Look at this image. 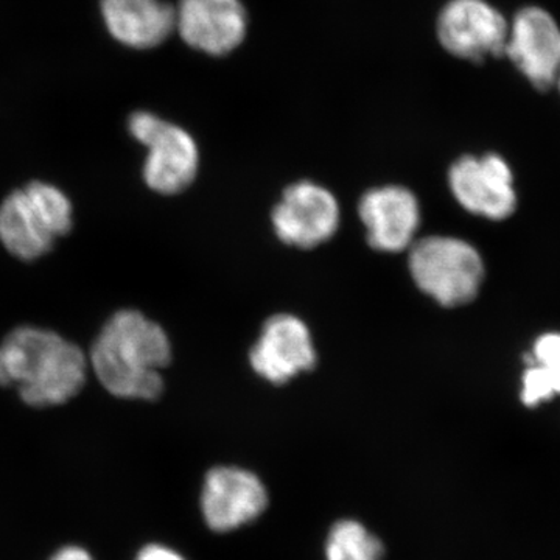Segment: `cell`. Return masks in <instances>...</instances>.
I'll return each instance as SVG.
<instances>
[{"label":"cell","mask_w":560,"mask_h":560,"mask_svg":"<svg viewBox=\"0 0 560 560\" xmlns=\"http://www.w3.org/2000/svg\"><path fill=\"white\" fill-rule=\"evenodd\" d=\"M248 18L241 0H180L175 28L194 49L223 57L241 46Z\"/></svg>","instance_id":"obj_12"},{"label":"cell","mask_w":560,"mask_h":560,"mask_svg":"<svg viewBox=\"0 0 560 560\" xmlns=\"http://www.w3.org/2000/svg\"><path fill=\"white\" fill-rule=\"evenodd\" d=\"M504 54L536 90H550L560 73V28L545 10L530 7L515 16Z\"/></svg>","instance_id":"obj_11"},{"label":"cell","mask_w":560,"mask_h":560,"mask_svg":"<svg viewBox=\"0 0 560 560\" xmlns=\"http://www.w3.org/2000/svg\"><path fill=\"white\" fill-rule=\"evenodd\" d=\"M272 224L287 245L312 249L334 237L340 224V208L329 190L302 180L283 191L272 210Z\"/></svg>","instance_id":"obj_6"},{"label":"cell","mask_w":560,"mask_h":560,"mask_svg":"<svg viewBox=\"0 0 560 560\" xmlns=\"http://www.w3.org/2000/svg\"><path fill=\"white\" fill-rule=\"evenodd\" d=\"M359 212L372 248L400 253L415 243L420 224L419 201L405 187L388 186L368 191L361 198Z\"/></svg>","instance_id":"obj_13"},{"label":"cell","mask_w":560,"mask_h":560,"mask_svg":"<svg viewBox=\"0 0 560 560\" xmlns=\"http://www.w3.org/2000/svg\"><path fill=\"white\" fill-rule=\"evenodd\" d=\"M383 555L385 547L381 539L360 522H337L327 537V560H382Z\"/></svg>","instance_id":"obj_16"},{"label":"cell","mask_w":560,"mask_h":560,"mask_svg":"<svg viewBox=\"0 0 560 560\" xmlns=\"http://www.w3.org/2000/svg\"><path fill=\"white\" fill-rule=\"evenodd\" d=\"M448 180L456 201L470 213L495 221L514 213L517 197L510 165L503 158H460L452 165Z\"/></svg>","instance_id":"obj_9"},{"label":"cell","mask_w":560,"mask_h":560,"mask_svg":"<svg viewBox=\"0 0 560 560\" xmlns=\"http://www.w3.org/2000/svg\"><path fill=\"white\" fill-rule=\"evenodd\" d=\"M88 359L55 331L22 326L0 345V386H13L35 408L66 404L86 383Z\"/></svg>","instance_id":"obj_2"},{"label":"cell","mask_w":560,"mask_h":560,"mask_svg":"<svg viewBox=\"0 0 560 560\" xmlns=\"http://www.w3.org/2000/svg\"><path fill=\"white\" fill-rule=\"evenodd\" d=\"M267 506V489L253 471L223 466L206 475L201 511L210 529L230 533L242 528L259 518Z\"/></svg>","instance_id":"obj_8"},{"label":"cell","mask_w":560,"mask_h":560,"mask_svg":"<svg viewBox=\"0 0 560 560\" xmlns=\"http://www.w3.org/2000/svg\"><path fill=\"white\" fill-rule=\"evenodd\" d=\"M102 16L114 39L151 49L175 31V9L162 0H102Z\"/></svg>","instance_id":"obj_14"},{"label":"cell","mask_w":560,"mask_h":560,"mask_svg":"<svg viewBox=\"0 0 560 560\" xmlns=\"http://www.w3.org/2000/svg\"><path fill=\"white\" fill-rule=\"evenodd\" d=\"M128 128L132 138L149 150L143 164V179L151 190L176 195L194 183L200 153L189 132L147 110L132 114Z\"/></svg>","instance_id":"obj_5"},{"label":"cell","mask_w":560,"mask_h":560,"mask_svg":"<svg viewBox=\"0 0 560 560\" xmlns=\"http://www.w3.org/2000/svg\"><path fill=\"white\" fill-rule=\"evenodd\" d=\"M438 35L455 57L480 62L504 54L510 27L500 11L485 0H452L442 10Z\"/></svg>","instance_id":"obj_7"},{"label":"cell","mask_w":560,"mask_h":560,"mask_svg":"<svg viewBox=\"0 0 560 560\" xmlns=\"http://www.w3.org/2000/svg\"><path fill=\"white\" fill-rule=\"evenodd\" d=\"M560 394V334H547L534 345L529 368L523 375L522 401L537 407Z\"/></svg>","instance_id":"obj_15"},{"label":"cell","mask_w":560,"mask_h":560,"mask_svg":"<svg viewBox=\"0 0 560 560\" xmlns=\"http://www.w3.org/2000/svg\"><path fill=\"white\" fill-rule=\"evenodd\" d=\"M172 345L160 324L138 311L114 313L91 350V366L103 388L119 399L156 400Z\"/></svg>","instance_id":"obj_1"},{"label":"cell","mask_w":560,"mask_h":560,"mask_svg":"<svg viewBox=\"0 0 560 560\" xmlns=\"http://www.w3.org/2000/svg\"><path fill=\"white\" fill-rule=\"evenodd\" d=\"M136 560H186L178 551L172 548L164 547V545H147L145 548L140 550Z\"/></svg>","instance_id":"obj_17"},{"label":"cell","mask_w":560,"mask_h":560,"mask_svg":"<svg viewBox=\"0 0 560 560\" xmlns=\"http://www.w3.org/2000/svg\"><path fill=\"white\" fill-rule=\"evenodd\" d=\"M50 560H94L86 550L80 547H65L55 552Z\"/></svg>","instance_id":"obj_18"},{"label":"cell","mask_w":560,"mask_h":560,"mask_svg":"<svg viewBox=\"0 0 560 560\" xmlns=\"http://www.w3.org/2000/svg\"><path fill=\"white\" fill-rule=\"evenodd\" d=\"M73 226L72 202L51 184H27L0 205V242L18 259H39Z\"/></svg>","instance_id":"obj_3"},{"label":"cell","mask_w":560,"mask_h":560,"mask_svg":"<svg viewBox=\"0 0 560 560\" xmlns=\"http://www.w3.org/2000/svg\"><path fill=\"white\" fill-rule=\"evenodd\" d=\"M410 248L411 276L423 293L444 307H458L477 298L485 264L470 243L431 235Z\"/></svg>","instance_id":"obj_4"},{"label":"cell","mask_w":560,"mask_h":560,"mask_svg":"<svg viewBox=\"0 0 560 560\" xmlns=\"http://www.w3.org/2000/svg\"><path fill=\"white\" fill-rule=\"evenodd\" d=\"M558 81H559V90H560V73H559V77H558Z\"/></svg>","instance_id":"obj_19"},{"label":"cell","mask_w":560,"mask_h":560,"mask_svg":"<svg viewBox=\"0 0 560 560\" xmlns=\"http://www.w3.org/2000/svg\"><path fill=\"white\" fill-rule=\"evenodd\" d=\"M250 366L265 381L283 385L316 364L315 346L308 327L287 313L265 323L259 341L250 350Z\"/></svg>","instance_id":"obj_10"}]
</instances>
